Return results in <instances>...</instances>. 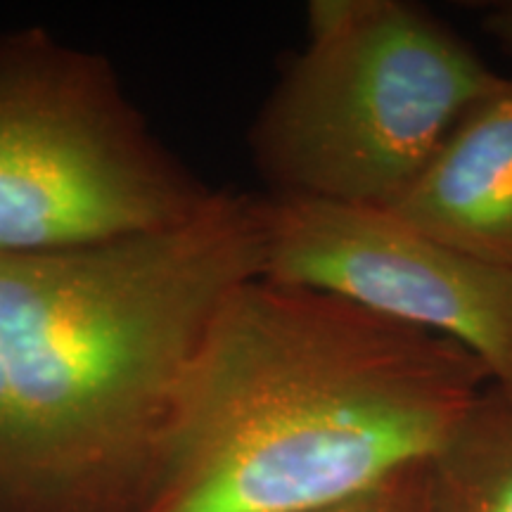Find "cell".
<instances>
[{"instance_id": "7", "label": "cell", "mask_w": 512, "mask_h": 512, "mask_svg": "<svg viewBox=\"0 0 512 512\" xmlns=\"http://www.w3.org/2000/svg\"><path fill=\"white\" fill-rule=\"evenodd\" d=\"M427 512H512V394L498 384L427 463Z\"/></svg>"}, {"instance_id": "4", "label": "cell", "mask_w": 512, "mask_h": 512, "mask_svg": "<svg viewBox=\"0 0 512 512\" xmlns=\"http://www.w3.org/2000/svg\"><path fill=\"white\" fill-rule=\"evenodd\" d=\"M216 195L152 138L105 60L38 29L0 36V252L164 233Z\"/></svg>"}, {"instance_id": "3", "label": "cell", "mask_w": 512, "mask_h": 512, "mask_svg": "<svg viewBox=\"0 0 512 512\" xmlns=\"http://www.w3.org/2000/svg\"><path fill=\"white\" fill-rule=\"evenodd\" d=\"M498 79L418 5L313 0L249 131L254 164L273 197L389 209Z\"/></svg>"}, {"instance_id": "9", "label": "cell", "mask_w": 512, "mask_h": 512, "mask_svg": "<svg viewBox=\"0 0 512 512\" xmlns=\"http://www.w3.org/2000/svg\"><path fill=\"white\" fill-rule=\"evenodd\" d=\"M482 31L505 55L512 57V0H496L482 8Z\"/></svg>"}, {"instance_id": "1", "label": "cell", "mask_w": 512, "mask_h": 512, "mask_svg": "<svg viewBox=\"0 0 512 512\" xmlns=\"http://www.w3.org/2000/svg\"><path fill=\"white\" fill-rule=\"evenodd\" d=\"M264 197L164 233L0 252V512H138L216 313L264 275Z\"/></svg>"}, {"instance_id": "5", "label": "cell", "mask_w": 512, "mask_h": 512, "mask_svg": "<svg viewBox=\"0 0 512 512\" xmlns=\"http://www.w3.org/2000/svg\"><path fill=\"white\" fill-rule=\"evenodd\" d=\"M264 223L261 278L451 339L512 394V271L441 245L382 207L271 195Z\"/></svg>"}, {"instance_id": "2", "label": "cell", "mask_w": 512, "mask_h": 512, "mask_svg": "<svg viewBox=\"0 0 512 512\" xmlns=\"http://www.w3.org/2000/svg\"><path fill=\"white\" fill-rule=\"evenodd\" d=\"M494 384L475 354L309 287L216 313L138 512H311L427 463Z\"/></svg>"}, {"instance_id": "8", "label": "cell", "mask_w": 512, "mask_h": 512, "mask_svg": "<svg viewBox=\"0 0 512 512\" xmlns=\"http://www.w3.org/2000/svg\"><path fill=\"white\" fill-rule=\"evenodd\" d=\"M427 463L406 467L363 494L311 512H427Z\"/></svg>"}, {"instance_id": "6", "label": "cell", "mask_w": 512, "mask_h": 512, "mask_svg": "<svg viewBox=\"0 0 512 512\" xmlns=\"http://www.w3.org/2000/svg\"><path fill=\"white\" fill-rule=\"evenodd\" d=\"M389 211L441 245L512 271V76L456 121Z\"/></svg>"}]
</instances>
